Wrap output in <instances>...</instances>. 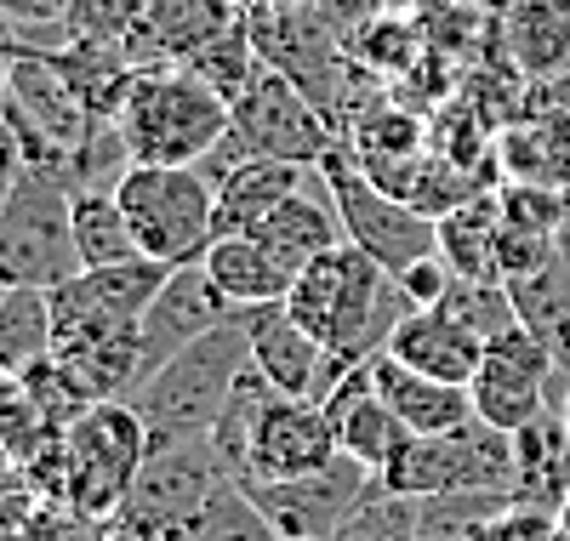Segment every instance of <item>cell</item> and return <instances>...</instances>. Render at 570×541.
<instances>
[{
    "mask_svg": "<svg viewBox=\"0 0 570 541\" xmlns=\"http://www.w3.org/2000/svg\"><path fill=\"white\" fill-rule=\"evenodd\" d=\"M416 303L405 297L400 274L383 263H371L360 245H337L320 263H308L292 291H285V314H292L308 336H320L331 354H343L348 365L376 360L389 348V336Z\"/></svg>",
    "mask_w": 570,
    "mask_h": 541,
    "instance_id": "1",
    "label": "cell"
},
{
    "mask_svg": "<svg viewBox=\"0 0 570 541\" xmlns=\"http://www.w3.org/2000/svg\"><path fill=\"white\" fill-rule=\"evenodd\" d=\"M246 365H252V342H246L240 314L228 325H217L212 336H200L195 348H183L177 360H166L126 400L142 416V427H149V451L183 445V439H206Z\"/></svg>",
    "mask_w": 570,
    "mask_h": 541,
    "instance_id": "2",
    "label": "cell"
},
{
    "mask_svg": "<svg viewBox=\"0 0 570 541\" xmlns=\"http://www.w3.org/2000/svg\"><path fill=\"white\" fill-rule=\"evenodd\" d=\"M228 126L234 109L183 63L142 69L120 109V131L137 166H206V155L223 149Z\"/></svg>",
    "mask_w": 570,
    "mask_h": 541,
    "instance_id": "3",
    "label": "cell"
},
{
    "mask_svg": "<svg viewBox=\"0 0 570 541\" xmlns=\"http://www.w3.org/2000/svg\"><path fill=\"white\" fill-rule=\"evenodd\" d=\"M80 274L75 245V183L63 160H23L12 200L0 212V285L52 291Z\"/></svg>",
    "mask_w": 570,
    "mask_h": 541,
    "instance_id": "4",
    "label": "cell"
},
{
    "mask_svg": "<svg viewBox=\"0 0 570 541\" xmlns=\"http://www.w3.org/2000/svg\"><path fill=\"white\" fill-rule=\"evenodd\" d=\"M115 200L142 245V257L188 268L217 239V188L200 166H131Z\"/></svg>",
    "mask_w": 570,
    "mask_h": 541,
    "instance_id": "5",
    "label": "cell"
},
{
    "mask_svg": "<svg viewBox=\"0 0 570 541\" xmlns=\"http://www.w3.org/2000/svg\"><path fill=\"white\" fill-rule=\"evenodd\" d=\"M320 177H325L331 206L343 217V239L360 245V252L371 263H383L389 274H405L411 263L440 252V223L422 217L411 200H400V194L376 188L360 171V160L348 155V142H337V149L320 160Z\"/></svg>",
    "mask_w": 570,
    "mask_h": 541,
    "instance_id": "6",
    "label": "cell"
},
{
    "mask_svg": "<svg viewBox=\"0 0 570 541\" xmlns=\"http://www.w3.org/2000/svg\"><path fill=\"white\" fill-rule=\"evenodd\" d=\"M149 462V427L126 400H91L69 427H63V502L115 519L120 502L131 496V484Z\"/></svg>",
    "mask_w": 570,
    "mask_h": 541,
    "instance_id": "7",
    "label": "cell"
},
{
    "mask_svg": "<svg viewBox=\"0 0 570 541\" xmlns=\"http://www.w3.org/2000/svg\"><path fill=\"white\" fill-rule=\"evenodd\" d=\"M228 137L240 142L246 160H285V166H320L337 142H348L337 126L325 120L314 97L285 80L279 69H263L246 97H234V126Z\"/></svg>",
    "mask_w": 570,
    "mask_h": 541,
    "instance_id": "8",
    "label": "cell"
},
{
    "mask_svg": "<svg viewBox=\"0 0 570 541\" xmlns=\"http://www.w3.org/2000/svg\"><path fill=\"white\" fill-rule=\"evenodd\" d=\"M228 473L212 456V439H183V445L149 451L142 462L131 496L120 502L115 524L137 530V535H155V541H188L195 535V519L206 513V502L217 496V484Z\"/></svg>",
    "mask_w": 570,
    "mask_h": 541,
    "instance_id": "9",
    "label": "cell"
},
{
    "mask_svg": "<svg viewBox=\"0 0 570 541\" xmlns=\"http://www.w3.org/2000/svg\"><path fill=\"white\" fill-rule=\"evenodd\" d=\"M376 473L365 462H354L348 451L337 462H325L314 473L297 479H274V484H252V496L263 502V513L274 519L279 541H337V530L354 519V508L371 496Z\"/></svg>",
    "mask_w": 570,
    "mask_h": 541,
    "instance_id": "10",
    "label": "cell"
},
{
    "mask_svg": "<svg viewBox=\"0 0 570 541\" xmlns=\"http://www.w3.org/2000/svg\"><path fill=\"white\" fill-rule=\"evenodd\" d=\"M553 354L548 342L531 331V325H513L502 336L485 342V365L473 376V416L502 427V433H519L531 427L542 411H548V382H553Z\"/></svg>",
    "mask_w": 570,
    "mask_h": 541,
    "instance_id": "11",
    "label": "cell"
},
{
    "mask_svg": "<svg viewBox=\"0 0 570 541\" xmlns=\"http://www.w3.org/2000/svg\"><path fill=\"white\" fill-rule=\"evenodd\" d=\"M240 319H246V342H252V365L285 393V400H325V393L354 371L343 354H331L320 336H308L292 314H285V303L240 308Z\"/></svg>",
    "mask_w": 570,
    "mask_h": 541,
    "instance_id": "12",
    "label": "cell"
},
{
    "mask_svg": "<svg viewBox=\"0 0 570 541\" xmlns=\"http://www.w3.org/2000/svg\"><path fill=\"white\" fill-rule=\"evenodd\" d=\"M234 308L217 279L200 268V263H188V268H171V279L160 285V297L149 303V314H142V365H137V387L149 382L166 360H177L183 348H195L200 336H212L217 325H228ZM131 387V393H137Z\"/></svg>",
    "mask_w": 570,
    "mask_h": 541,
    "instance_id": "13",
    "label": "cell"
},
{
    "mask_svg": "<svg viewBox=\"0 0 570 541\" xmlns=\"http://www.w3.org/2000/svg\"><path fill=\"white\" fill-rule=\"evenodd\" d=\"M343 445H337V427H331L325 405L320 400H274V411L263 416L257 439H252V473L246 484H274V479H297V473H314L325 462H337Z\"/></svg>",
    "mask_w": 570,
    "mask_h": 541,
    "instance_id": "14",
    "label": "cell"
},
{
    "mask_svg": "<svg viewBox=\"0 0 570 541\" xmlns=\"http://www.w3.org/2000/svg\"><path fill=\"white\" fill-rule=\"evenodd\" d=\"M325 416H331V427H337V445L354 456V462H365L376 479H383V468L400 456V445L411 439V427L383 405V393H376V376H371V360L365 365H354L337 387L325 393Z\"/></svg>",
    "mask_w": 570,
    "mask_h": 541,
    "instance_id": "15",
    "label": "cell"
},
{
    "mask_svg": "<svg viewBox=\"0 0 570 541\" xmlns=\"http://www.w3.org/2000/svg\"><path fill=\"white\" fill-rule=\"evenodd\" d=\"M383 354H394L400 365L434 376V382L473 387V376H480V365H485V342L468 325H456L445 308H411L400 319V331L389 336Z\"/></svg>",
    "mask_w": 570,
    "mask_h": 541,
    "instance_id": "16",
    "label": "cell"
},
{
    "mask_svg": "<svg viewBox=\"0 0 570 541\" xmlns=\"http://www.w3.org/2000/svg\"><path fill=\"white\" fill-rule=\"evenodd\" d=\"M371 376H376L383 405H389L411 433L440 439V433H456V427L473 422V393H468V387L434 382V376H422V371L400 365L394 354H376V360H371Z\"/></svg>",
    "mask_w": 570,
    "mask_h": 541,
    "instance_id": "17",
    "label": "cell"
},
{
    "mask_svg": "<svg viewBox=\"0 0 570 541\" xmlns=\"http://www.w3.org/2000/svg\"><path fill=\"white\" fill-rule=\"evenodd\" d=\"M308 183V166H285V160H240L223 171L217 188V239L223 234H257L292 194Z\"/></svg>",
    "mask_w": 570,
    "mask_h": 541,
    "instance_id": "18",
    "label": "cell"
},
{
    "mask_svg": "<svg viewBox=\"0 0 570 541\" xmlns=\"http://www.w3.org/2000/svg\"><path fill=\"white\" fill-rule=\"evenodd\" d=\"M200 268L217 279V291L234 308L285 303V291H292V279H297V268L285 263L279 252H268L257 234H223V239H212V252L200 257Z\"/></svg>",
    "mask_w": 570,
    "mask_h": 541,
    "instance_id": "19",
    "label": "cell"
},
{
    "mask_svg": "<svg viewBox=\"0 0 570 541\" xmlns=\"http://www.w3.org/2000/svg\"><path fill=\"white\" fill-rule=\"evenodd\" d=\"M52 63H58V75L69 80V91L80 97V109H86L91 120H120L126 97H131V86H137V75H142V69L131 63L126 46L75 40V35L52 52Z\"/></svg>",
    "mask_w": 570,
    "mask_h": 541,
    "instance_id": "20",
    "label": "cell"
},
{
    "mask_svg": "<svg viewBox=\"0 0 570 541\" xmlns=\"http://www.w3.org/2000/svg\"><path fill=\"white\" fill-rule=\"evenodd\" d=\"M502 183H570V115H525L497 131Z\"/></svg>",
    "mask_w": 570,
    "mask_h": 541,
    "instance_id": "21",
    "label": "cell"
},
{
    "mask_svg": "<svg viewBox=\"0 0 570 541\" xmlns=\"http://www.w3.org/2000/svg\"><path fill=\"white\" fill-rule=\"evenodd\" d=\"M508 58L525 80H548L570 69V0H513L502 18Z\"/></svg>",
    "mask_w": 570,
    "mask_h": 541,
    "instance_id": "22",
    "label": "cell"
},
{
    "mask_svg": "<svg viewBox=\"0 0 570 541\" xmlns=\"http://www.w3.org/2000/svg\"><path fill=\"white\" fill-rule=\"evenodd\" d=\"M308 188H314V171H308V183L292 194V200H285V206L257 228V239L268 245V252H279L297 274H303L308 263H320L325 252H337V245H343V217H337V206H325L320 194H308Z\"/></svg>",
    "mask_w": 570,
    "mask_h": 541,
    "instance_id": "23",
    "label": "cell"
},
{
    "mask_svg": "<svg viewBox=\"0 0 570 541\" xmlns=\"http://www.w3.org/2000/svg\"><path fill=\"white\" fill-rule=\"evenodd\" d=\"M52 342H58L52 291L0 285V376H23L29 365L52 360Z\"/></svg>",
    "mask_w": 570,
    "mask_h": 541,
    "instance_id": "24",
    "label": "cell"
},
{
    "mask_svg": "<svg viewBox=\"0 0 570 541\" xmlns=\"http://www.w3.org/2000/svg\"><path fill=\"white\" fill-rule=\"evenodd\" d=\"M274 400H279V387L257 371V365H246L240 371V382H234V393H228V405H223V416L212 422V456H217V468L234 479V484H246V473H252V439H257V427H263V416L274 411Z\"/></svg>",
    "mask_w": 570,
    "mask_h": 541,
    "instance_id": "25",
    "label": "cell"
},
{
    "mask_svg": "<svg viewBox=\"0 0 570 541\" xmlns=\"http://www.w3.org/2000/svg\"><path fill=\"white\" fill-rule=\"evenodd\" d=\"M497 239H502V206L497 188L473 194L456 212L440 217V257L451 263L456 279H502L497 268Z\"/></svg>",
    "mask_w": 570,
    "mask_h": 541,
    "instance_id": "26",
    "label": "cell"
},
{
    "mask_svg": "<svg viewBox=\"0 0 570 541\" xmlns=\"http://www.w3.org/2000/svg\"><path fill=\"white\" fill-rule=\"evenodd\" d=\"M240 18V0H149V40L166 63H188L206 40H217Z\"/></svg>",
    "mask_w": 570,
    "mask_h": 541,
    "instance_id": "27",
    "label": "cell"
},
{
    "mask_svg": "<svg viewBox=\"0 0 570 541\" xmlns=\"http://www.w3.org/2000/svg\"><path fill=\"white\" fill-rule=\"evenodd\" d=\"M348 58L371 75V80H405L422 58H428V35L422 18L411 12H371L354 35H348Z\"/></svg>",
    "mask_w": 570,
    "mask_h": 541,
    "instance_id": "28",
    "label": "cell"
},
{
    "mask_svg": "<svg viewBox=\"0 0 570 541\" xmlns=\"http://www.w3.org/2000/svg\"><path fill=\"white\" fill-rule=\"evenodd\" d=\"M75 245H80V268H115V263L142 257L115 188H80L75 194Z\"/></svg>",
    "mask_w": 570,
    "mask_h": 541,
    "instance_id": "29",
    "label": "cell"
},
{
    "mask_svg": "<svg viewBox=\"0 0 570 541\" xmlns=\"http://www.w3.org/2000/svg\"><path fill=\"white\" fill-rule=\"evenodd\" d=\"M183 69H195V75H200V80H206V86L223 97V104L234 109V97H246V91H252V80H257L268 63H263L257 40H252V23L240 18V23H228L217 40H206L200 52L183 63Z\"/></svg>",
    "mask_w": 570,
    "mask_h": 541,
    "instance_id": "30",
    "label": "cell"
},
{
    "mask_svg": "<svg viewBox=\"0 0 570 541\" xmlns=\"http://www.w3.org/2000/svg\"><path fill=\"white\" fill-rule=\"evenodd\" d=\"M131 166H137V155H131L120 120H91V131L63 155V171H69L75 194L80 188H120V177Z\"/></svg>",
    "mask_w": 570,
    "mask_h": 541,
    "instance_id": "31",
    "label": "cell"
},
{
    "mask_svg": "<svg viewBox=\"0 0 570 541\" xmlns=\"http://www.w3.org/2000/svg\"><path fill=\"white\" fill-rule=\"evenodd\" d=\"M188 541H279V530L263 513V502L252 496V484L223 479L217 496L206 502V513L195 519V535Z\"/></svg>",
    "mask_w": 570,
    "mask_h": 541,
    "instance_id": "32",
    "label": "cell"
},
{
    "mask_svg": "<svg viewBox=\"0 0 570 541\" xmlns=\"http://www.w3.org/2000/svg\"><path fill=\"white\" fill-rule=\"evenodd\" d=\"M434 308H445L456 325H468L480 342H491V336H502V331L519 325L513 291L502 279H451V291H445Z\"/></svg>",
    "mask_w": 570,
    "mask_h": 541,
    "instance_id": "33",
    "label": "cell"
},
{
    "mask_svg": "<svg viewBox=\"0 0 570 541\" xmlns=\"http://www.w3.org/2000/svg\"><path fill=\"white\" fill-rule=\"evenodd\" d=\"M337 541H422V502L376 479L371 496L354 508V519L337 530Z\"/></svg>",
    "mask_w": 570,
    "mask_h": 541,
    "instance_id": "34",
    "label": "cell"
},
{
    "mask_svg": "<svg viewBox=\"0 0 570 541\" xmlns=\"http://www.w3.org/2000/svg\"><path fill=\"white\" fill-rule=\"evenodd\" d=\"M63 29L75 40H109V46H131L149 29V0H69Z\"/></svg>",
    "mask_w": 570,
    "mask_h": 541,
    "instance_id": "35",
    "label": "cell"
},
{
    "mask_svg": "<svg viewBox=\"0 0 570 541\" xmlns=\"http://www.w3.org/2000/svg\"><path fill=\"white\" fill-rule=\"evenodd\" d=\"M497 206L508 228L525 234H564L570 212H564V188L553 183H497Z\"/></svg>",
    "mask_w": 570,
    "mask_h": 541,
    "instance_id": "36",
    "label": "cell"
},
{
    "mask_svg": "<svg viewBox=\"0 0 570 541\" xmlns=\"http://www.w3.org/2000/svg\"><path fill=\"white\" fill-rule=\"evenodd\" d=\"M23 541H109V519L86 513L75 502H40Z\"/></svg>",
    "mask_w": 570,
    "mask_h": 541,
    "instance_id": "37",
    "label": "cell"
},
{
    "mask_svg": "<svg viewBox=\"0 0 570 541\" xmlns=\"http://www.w3.org/2000/svg\"><path fill=\"white\" fill-rule=\"evenodd\" d=\"M553 257H559V234H525V228H508V223H502V239H497V268H502V285L531 279V274L553 268Z\"/></svg>",
    "mask_w": 570,
    "mask_h": 541,
    "instance_id": "38",
    "label": "cell"
},
{
    "mask_svg": "<svg viewBox=\"0 0 570 541\" xmlns=\"http://www.w3.org/2000/svg\"><path fill=\"white\" fill-rule=\"evenodd\" d=\"M23 160H35V142L18 126V115L0 104V212H7V200H12V183H18Z\"/></svg>",
    "mask_w": 570,
    "mask_h": 541,
    "instance_id": "39",
    "label": "cell"
},
{
    "mask_svg": "<svg viewBox=\"0 0 570 541\" xmlns=\"http://www.w3.org/2000/svg\"><path fill=\"white\" fill-rule=\"evenodd\" d=\"M451 263L434 252V257H422V263H411L405 274H400V285H405V297L416 303V308H434L440 297H445V291H451Z\"/></svg>",
    "mask_w": 570,
    "mask_h": 541,
    "instance_id": "40",
    "label": "cell"
},
{
    "mask_svg": "<svg viewBox=\"0 0 570 541\" xmlns=\"http://www.w3.org/2000/svg\"><path fill=\"white\" fill-rule=\"evenodd\" d=\"M0 18L18 29H52L69 18V0H0Z\"/></svg>",
    "mask_w": 570,
    "mask_h": 541,
    "instance_id": "41",
    "label": "cell"
},
{
    "mask_svg": "<svg viewBox=\"0 0 570 541\" xmlns=\"http://www.w3.org/2000/svg\"><path fill=\"white\" fill-rule=\"evenodd\" d=\"M109 541H155V535H137V530H126V524L109 519Z\"/></svg>",
    "mask_w": 570,
    "mask_h": 541,
    "instance_id": "42",
    "label": "cell"
},
{
    "mask_svg": "<svg viewBox=\"0 0 570 541\" xmlns=\"http://www.w3.org/2000/svg\"><path fill=\"white\" fill-rule=\"evenodd\" d=\"M559 416H564V422H570V393H564V411H559Z\"/></svg>",
    "mask_w": 570,
    "mask_h": 541,
    "instance_id": "43",
    "label": "cell"
},
{
    "mask_svg": "<svg viewBox=\"0 0 570 541\" xmlns=\"http://www.w3.org/2000/svg\"><path fill=\"white\" fill-rule=\"evenodd\" d=\"M564 212H570V183H564Z\"/></svg>",
    "mask_w": 570,
    "mask_h": 541,
    "instance_id": "44",
    "label": "cell"
}]
</instances>
